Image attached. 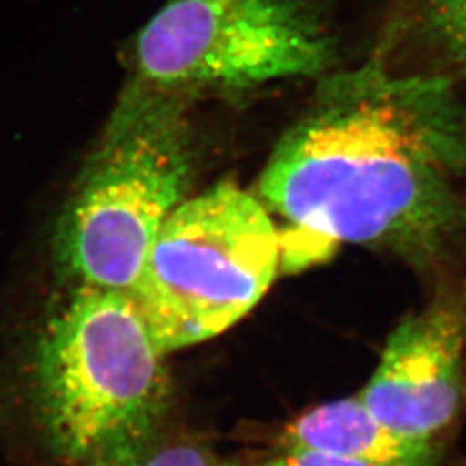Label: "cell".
<instances>
[{
    "label": "cell",
    "instance_id": "obj_7",
    "mask_svg": "<svg viewBox=\"0 0 466 466\" xmlns=\"http://www.w3.org/2000/svg\"><path fill=\"white\" fill-rule=\"evenodd\" d=\"M287 448L321 451L373 466H435L432 442L392 432L368 411L360 396L321 404L287 431Z\"/></svg>",
    "mask_w": 466,
    "mask_h": 466
},
{
    "label": "cell",
    "instance_id": "obj_4",
    "mask_svg": "<svg viewBox=\"0 0 466 466\" xmlns=\"http://www.w3.org/2000/svg\"><path fill=\"white\" fill-rule=\"evenodd\" d=\"M282 238L232 182L184 200L157 233L130 298L163 354L217 337L263 299Z\"/></svg>",
    "mask_w": 466,
    "mask_h": 466
},
{
    "label": "cell",
    "instance_id": "obj_5",
    "mask_svg": "<svg viewBox=\"0 0 466 466\" xmlns=\"http://www.w3.org/2000/svg\"><path fill=\"white\" fill-rule=\"evenodd\" d=\"M135 54L157 90L248 88L321 73L333 42L302 0H167Z\"/></svg>",
    "mask_w": 466,
    "mask_h": 466
},
{
    "label": "cell",
    "instance_id": "obj_2",
    "mask_svg": "<svg viewBox=\"0 0 466 466\" xmlns=\"http://www.w3.org/2000/svg\"><path fill=\"white\" fill-rule=\"evenodd\" d=\"M165 354L128 292L76 285L40 333L36 413L66 466H135L171 404Z\"/></svg>",
    "mask_w": 466,
    "mask_h": 466
},
{
    "label": "cell",
    "instance_id": "obj_3",
    "mask_svg": "<svg viewBox=\"0 0 466 466\" xmlns=\"http://www.w3.org/2000/svg\"><path fill=\"white\" fill-rule=\"evenodd\" d=\"M177 92L137 86L121 100L57 221L54 252L78 285L128 292L194 173Z\"/></svg>",
    "mask_w": 466,
    "mask_h": 466
},
{
    "label": "cell",
    "instance_id": "obj_1",
    "mask_svg": "<svg viewBox=\"0 0 466 466\" xmlns=\"http://www.w3.org/2000/svg\"><path fill=\"white\" fill-rule=\"evenodd\" d=\"M466 109L441 78L340 75L273 150L261 199L302 235L425 258L465 221Z\"/></svg>",
    "mask_w": 466,
    "mask_h": 466
},
{
    "label": "cell",
    "instance_id": "obj_10",
    "mask_svg": "<svg viewBox=\"0 0 466 466\" xmlns=\"http://www.w3.org/2000/svg\"><path fill=\"white\" fill-rule=\"evenodd\" d=\"M265 466H373L350 458L333 456L321 451L289 448L282 456L271 460Z\"/></svg>",
    "mask_w": 466,
    "mask_h": 466
},
{
    "label": "cell",
    "instance_id": "obj_9",
    "mask_svg": "<svg viewBox=\"0 0 466 466\" xmlns=\"http://www.w3.org/2000/svg\"><path fill=\"white\" fill-rule=\"evenodd\" d=\"M135 466H238L196 446L154 448Z\"/></svg>",
    "mask_w": 466,
    "mask_h": 466
},
{
    "label": "cell",
    "instance_id": "obj_6",
    "mask_svg": "<svg viewBox=\"0 0 466 466\" xmlns=\"http://www.w3.org/2000/svg\"><path fill=\"white\" fill-rule=\"evenodd\" d=\"M465 344L463 309L433 304L400 321L358 396L392 432L432 442L463 402Z\"/></svg>",
    "mask_w": 466,
    "mask_h": 466
},
{
    "label": "cell",
    "instance_id": "obj_8",
    "mask_svg": "<svg viewBox=\"0 0 466 466\" xmlns=\"http://www.w3.org/2000/svg\"><path fill=\"white\" fill-rule=\"evenodd\" d=\"M410 32L466 76V0H406Z\"/></svg>",
    "mask_w": 466,
    "mask_h": 466
}]
</instances>
